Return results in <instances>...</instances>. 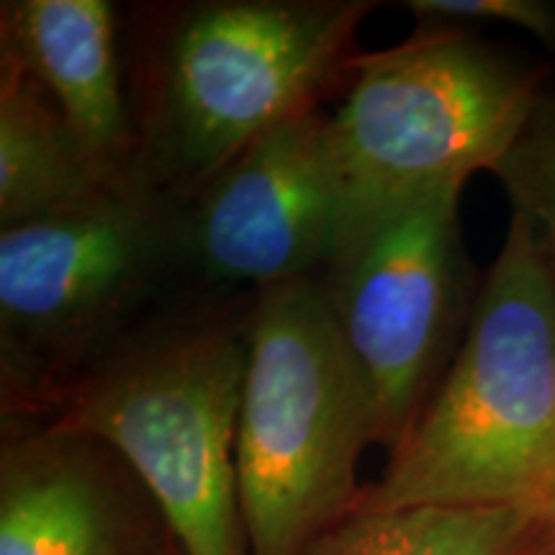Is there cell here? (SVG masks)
Masks as SVG:
<instances>
[{
  "mask_svg": "<svg viewBox=\"0 0 555 555\" xmlns=\"http://www.w3.org/2000/svg\"><path fill=\"white\" fill-rule=\"evenodd\" d=\"M555 496V266L512 211L461 350L358 509L509 506Z\"/></svg>",
  "mask_w": 555,
  "mask_h": 555,
  "instance_id": "1",
  "label": "cell"
},
{
  "mask_svg": "<svg viewBox=\"0 0 555 555\" xmlns=\"http://www.w3.org/2000/svg\"><path fill=\"white\" fill-rule=\"evenodd\" d=\"M249 311L165 319L54 397L50 427L121 457L183 555H249L237 491V425Z\"/></svg>",
  "mask_w": 555,
  "mask_h": 555,
  "instance_id": "2",
  "label": "cell"
},
{
  "mask_svg": "<svg viewBox=\"0 0 555 555\" xmlns=\"http://www.w3.org/2000/svg\"><path fill=\"white\" fill-rule=\"evenodd\" d=\"M367 442L376 409L319 275L255 294L237 425L247 553L307 555L350 517Z\"/></svg>",
  "mask_w": 555,
  "mask_h": 555,
  "instance_id": "3",
  "label": "cell"
},
{
  "mask_svg": "<svg viewBox=\"0 0 555 555\" xmlns=\"http://www.w3.org/2000/svg\"><path fill=\"white\" fill-rule=\"evenodd\" d=\"M371 9L363 0H211L178 13L139 137L144 189L193 198L255 139L314 111L347 73Z\"/></svg>",
  "mask_w": 555,
  "mask_h": 555,
  "instance_id": "4",
  "label": "cell"
},
{
  "mask_svg": "<svg viewBox=\"0 0 555 555\" xmlns=\"http://www.w3.org/2000/svg\"><path fill=\"white\" fill-rule=\"evenodd\" d=\"M347 73L352 86L330 116L347 234L401 201L496 172L543 101L535 75L437 24L391 50L352 54Z\"/></svg>",
  "mask_w": 555,
  "mask_h": 555,
  "instance_id": "5",
  "label": "cell"
},
{
  "mask_svg": "<svg viewBox=\"0 0 555 555\" xmlns=\"http://www.w3.org/2000/svg\"><path fill=\"white\" fill-rule=\"evenodd\" d=\"M461 193L429 191L360 221L319 275L391 450L433 399L461 317Z\"/></svg>",
  "mask_w": 555,
  "mask_h": 555,
  "instance_id": "6",
  "label": "cell"
},
{
  "mask_svg": "<svg viewBox=\"0 0 555 555\" xmlns=\"http://www.w3.org/2000/svg\"><path fill=\"white\" fill-rule=\"evenodd\" d=\"M178 232L152 193H108L62 217L0 232L3 371L13 391L54 397L155 286Z\"/></svg>",
  "mask_w": 555,
  "mask_h": 555,
  "instance_id": "7",
  "label": "cell"
},
{
  "mask_svg": "<svg viewBox=\"0 0 555 555\" xmlns=\"http://www.w3.org/2000/svg\"><path fill=\"white\" fill-rule=\"evenodd\" d=\"M178 245L206 281L260 291L322 275L347 234V193L319 108L255 139L191 198Z\"/></svg>",
  "mask_w": 555,
  "mask_h": 555,
  "instance_id": "8",
  "label": "cell"
},
{
  "mask_svg": "<svg viewBox=\"0 0 555 555\" xmlns=\"http://www.w3.org/2000/svg\"><path fill=\"white\" fill-rule=\"evenodd\" d=\"M0 50V57L24 67L52 95L111 189L150 193L142 183L139 137L124 101L116 18L108 3H3Z\"/></svg>",
  "mask_w": 555,
  "mask_h": 555,
  "instance_id": "9",
  "label": "cell"
},
{
  "mask_svg": "<svg viewBox=\"0 0 555 555\" xmlns=\"http://www.w3.org/2000/svg\"><path fill=\"white\" fill-rule=\"evenodd\" d=\"M114 450L44 427L3 446L0 555H137Z\"/></svg>",
  "mask_w": 555,
  "mask_h": 555,
  "instance_id": "10",
  "label": "cell"
},
{
  "mask_svg": "<svg viewBox=\"0 0 555 555\" xmlns=\"http://www.w3.org/2000/svg\"><path fill=\"white\" fill-rule=\"evenodd\" d=\"M114 191L62 108L18 67L0 57V232L78 211Z\"/></svg>",
  "mask_w": 555,
  "mask_h": 555,
  "instance_id": "11",
  "label": "cell"
},
{
  "mask_svg": "<svg viewBox=\"0 0 555 555\" xmlns=\"http://www.w3.org/2000/svg\"><path fill=\"white\" fill-rule=\"evenodd\" d=\"M538 512L509 506L356 509L307 555H538Z\"/></svg>",
  "mask_w": 555,
  "mask_h": 555,
  "instance_id": "12",
  "label": "cell"
},
{
  "mask_svg": "<svg viewBox=\"0 0 555 555\" xmlns=\"http://www.w3.org/2000/svg\"><path fill=\"white\" fill-rule=\"evenodd\" d=\"M515 214L530 221L555 266V106L540 101L530 124L496 168Z\"/></svg>",
  "mask_w": 555,
  "mask_h": 555,
  "instance_id": "13",
  "label": "cell"
},
{
  "mask_svg": "<svg viewBox=\"0 0 555 555\" xmlns=\"http://www.w3.org/2000/svg\"><path fill=\"white\" fill-rule=\"evenodd\" d=\"M404 9L429 24L494 21L535 34L545 44L555 41V9L543 0H409Z\"/></svg>",
  "mask_w": 555,
  "mask_h": 555,
  "instance_id": "14",
  "label": "cell"
},
{
  "mask_svg": "<svg viewBox=\"0 0 555 555\" xmlns=\"http://www.w3.org/2000/svg\"><path fill=\"white\" fill-rule=\"evenodd\" d=\"M535 547L538 555H555V496L538 512Z\"/></svg>",
  "mask_w": 555,
  "mask_h": 555,
  "instance_id": "15",
  "label": "cell"
},
{
  "mask_svg": "<svg viewBox=\"0 0 555 555\" xmlns=\"http://www.w3.org/2000/svg\"><path fill=\"white\" fill-rule=\"evenodd\" d=\"M150 555H172V553H150Z\"/></svg>",
  "mask_w": 555,
  "mask_h": 555,
  "instance_id": "16",
  "label": "cell"
}]
</instances>
